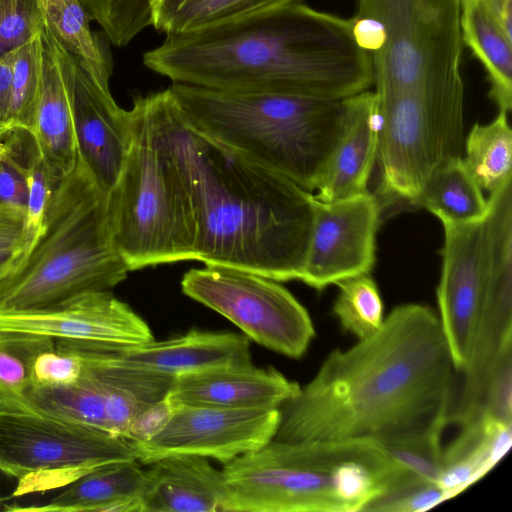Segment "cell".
Here are the masks:
<instances>
[{"label":"cell","instance_id":"obj_37","mask_svg":"<svg viewBox=\"0 0 512 512\" xmlns=\"http://www.w3.org/2000/svg\"><path fill=\"white\" fill-rule=\"evenodd\" d=\"M44 26L40 0H0V58L41 34Z\"/></svg>","mask_w":512,"mask_h":512},{"label":"cell","instance_id":"obj_33","mask_svg":"<svg viewBox=\"0 0 512 512\" xmlns=\"http://www.w3.org/2000/svg\"><path fill=\"white\" fill-rule=\"evenodd\" d=\"M41 75L42 38L39 34L13 51L9 129L19 127L34 132Z\"/></svg>","mask_w":512,"mask_h":512},{"label":"cell","instance_id":"obj_21","mask_svg":"<svg viewBox=\"0 0 512 512\" xmlns=\"http://www.w3.org/2000/svg\"><path fill=\"white\" fill-rule=\"evenodd\" d=\"M75 354L81 368L99 386L105 408L107 432L126 438L134 419L162 400L174 377L130 368L105 359L92 342L58 339L55 342Z\"/></svg>","mask_w":512,"mask_h":512},{"label":"cell","instance_id":"obj_4","mask_svg":"<svg viewBox=\"0 0 512 512\" xmlns=\"http://www.w3.org/2000/svg\"><path fill=\"white\" fill-rule=\"evenodd\" d=\"M222 511L357 512L413 480L373 439H272L224 464Z\"/></svg>","mask_w":512,"mask_h":512},{"label":"cell","instance_id":"obj_30","mask_svg":"<svg viewBox=\"0 0 512 512\" xmlns=\"http://www.w3.org/2000/svg\"><path fill=\"white\" fill-rule=\"evenodd\" d=\"M507 113L487 124L476 123L465 141L463 161L480 188L489 194L512 177V131Z\"/></svg>","mask_w":512,"mask_h":512},{"label":"cell","instance_id":"obj_29","mask_svg":"<svg viewBox=\"0 0 512 512\" xmlns=\"http://www.w3.org/2000/svg\"><path fill=\"white\" fill-rule=\"evenodd\" d=\"M297 1L301 0H149L150 24L168 35Z\"/></svg>","mask_w":512,"mask_h":512},{"label":"cell","instance_id":"obj_5","mask_svg":"<svg viewBox=\"0 0 512 512\" xmlns=\"http://www.w3.org/2000/svg\"><path fill=\"white\" fill-rule=\"evenodd\" d=\"M169 88L194 130L310 192L342 132V100L181 83Z\"/></svg>","mask_w":512,"mask_h":512},{"label":"cell","instance_id":"obj_8","mask_svg":"<svg viewBox=\"0 0 512 512\" xmlns=\"http://www.w3.org/2000/svg\"><path fill=\"white\" fill-rule=\"evenodd\" d=\"M376 95L382 189L414 203L435 171L463 157L464 85Z\"/></svg>","mask_w":512,"mask_h":512},{"label":"cell","instance_id":"obj_20","mask_svg":"<svg viewBox=\"0 0 512 512\" xmlns=\"http://www.w3.org/2000/svg\"><path fill=\"white\" fill-rule=\"evenodd\" d=\"M342 101V132L315 188V197L322 202L368 192L367 183L377 157L376 93L365 90Z\"/></svg>","mask_w":512,"mask_h":512},{"label":"cell","instance_id":"obj_27","mask_svg":"<svg viewBox=\"0 0 512 512\" xmlns=\"http://www.w3.org/2000/svg\"><path fill=\"white\" fill-rule=\"evenodd\" d=\"M462 43L482 64L490 84L489 96L499 111L512 108V36L477 0H460Z\"/></svg>","mask_w":512,"mask_h":512},{"label":"cell","instance_id":"obj_45","mask_svg":"<svg viewBox=\"0 0 512 512\" xmlns=\"http://www.w3.org/2000/svg\"><path fill=\"white\" fill-rule=\"evenodd\" d=\"M13 52L0 58V138L8 131Z\"/></svg>","mask_w":512,"mask_h":512},{"label":"cell","instance_id":"obj_15","mask_svg":"<svg viewBox=\"0 0 512 512\" xmlns=\"http://www.w3.org/2000/svg\"><path fill=\"white\" fill-rule=\"evenodd\" d=\"M379 204L368 192L334 201L315 197L314 221L300 280L323 290L369 274L375 261Z\"/></svg>","mask_w":512,"mask_h":512},{"label":"cell","instance_id":"obj_9","mask_svg":"<svg viewBox=\"0 0 512 512\" xmlns=\"http://www.w3.org/2000/svg\"><path fill=\"white\" fill-rule=\"evenodd\" d=\"M131 460L137 451L126 438L50 417L0 412V472L17 480L14 497L65 488L102 466Z\"/></svg>","mask_w":512,"mask_h":512},{"label":"cell","instance_id":"obj_22","mask_svg":"<svg viewBox=\"0 0 512 512\" xmlns=\"http://www.w3.org/2000/svg\"><path fill=\"white\" fill-rule=\"evenodd\" d=\"M142 490L143 512L222 511V470L208 458L177 454L148 464Z\"/></svg>","mask_w":512,"mask_h":512},{"label":"cell","instance_id":"obj_1","mask_svg":"<svg viewBox=\"0 0 512 512\" xmlns=\"http://www.w3.org/2000/svg\"><path fill=\"white\" fill-rule=\"evenodd\" d=\"M454 370L435 312L397 306L374 334L327 355L281 406L273 439L388 443L447 424Z\"/></svg>","mask_w":512,"mask_h":512},{"label":"cell","instance_id":"obj_36","mask_svg":"<svg viewBox=\"0 0 512 512\" xmlns=\"http://www.w3.org/2000/svg\"><path fill=\"white\" fill-rule=\"evenodd\" d=\"M92 21L102 28L110 44L129 45L150 24L149 0H80Z\"/></svg>","mask_w":512,"mask_h":512},{"label":"cell","instance_id":"obj_40","mask_svg":"<svg viewBox=\"0 0 512 512\" xmlns=\"http://www.w3.org/2000/svg\"><path fill=\"white\" fill-rule=\"evenodd\" d=\"M480 415L499 422L512 423V351L506 353L496 366Z\"/></svg>","mask_w":512,"mask_h":512},{"label":"cell","instance_id":"obj_28","mask_svg":"<svg viewBox=\"0 0 512 512\" xmlns=\"http://www.w3.org/2000/svg\"><path fill=\"white\" fill-rule=\"evenodd\" d=\"M414 203L433 213L442 224L477 220L488 208L483 190L468 171L463 157L453 159L435 171Z\"/></svg>","mask_w":512,"mask_h":512},{"label":"cell","instance_id":"obj_23","mask_svg":"<svg viewBox=\"0 0 512 512\" xmlns=\"http://www.w3.org/2000/svg\"><path fill=\"white\" fill-rule=\"evenodd\" d=\"M41 38L42 75L33 133L43 158L61 180L75 168L77 151L59 50L45 26Z\"/></svg>","mask_w":512,"mask_h":512},{"label":"cell","instance_id":"obj_7","mask_svg":"<svg viewBox=\"0 0 512 512\" xmlns=\"http://www.w3.org/2000/svg\"><path fill=\"white\" fill-rule=\"evenodd\" d=\"M133 138L107 194L114 244L130 271L196 260L190 194L160 123L153 93L134 98Z\"/></svg>","mask_w":512,"mask_h":512},{"label":"cell","instance_id":"obj_31","mask_svg":"<svg viewBox=\"0 0 512 512\" xmlns=\"http://www.w3.org/2000/svg\"><path fill=\"white\" fill-rule=\"evenodd\" d=\"M0 140L6 152L23 167L27 176L28 247L37 233L51 194L62 179L59 180L49 168L32 131L14 127L9 129Z\"/></svg>","mask_w":512,"mask_h":512},{"label":"cell","instance_id":"obj_32","mask_svg":"<svg viewBox=\"0 0 512 512\" xmlns=\"http://www.w3.org/2000/svg\"><path fill=\"white\" fill-rule=\"evenodd\" d=\"M339 292L333 314L341 327L358 340L374 334L384 321L383 302L369 274L357 275L337 283Z\"/></svg>","mask_w":512,"mask_h":512},{"label":"cell","instance_id":"obj_14","mask_svg":"<svg viewBox=\"0 0 512 512\" xmlns=\"http://www.w3.org/2000/svg\"><path fill=\"white\" fill-rule=\"evenodd\" d=\"M512 351V231L498 227L491 235V264L486 294L475 329L463 381L450 403L447 424L460 428L476 420L493 372Z\"/></svg>","mask_w":512,"mask_h":512},{"label":"cell","instance_id":"obj_24","mask_svg":"<svg viewBox=\"0 0 512 512\" xmlns=\"http://www.w3.org/2000/svg\"><path fill=\"white\" fill-rule=\"evenodd\" d=\"M144 473L137 460L117 462L89 472L42 505L6 506V511L143 512Z\"/></svg>","mask_w":512,"mask_h":512},{"label":"cell","instance_id":"obj_25","mask_svg":"<svg viewBox=\"0 0 512 512\" xmlns=\"http://www.w3.org/2000/svg\"><path fill=\"white\" fill-rule=\"evenodd\" d=\"M512 423L480 415L461 427L460 433L443 449V468L437 484L448 499L460 494L485 476L511 447Z\"/></svg>","mask_w":512,"mask_h":512},{"label":"cell","instance_id":"obj_17","mask_svg":"<svg viewBox=\"0 0 512 512\" xmlns=\"http://www.w3.org/2000/svg\"><path fill=\"white\" fill-rule=\"evenodd\" d=\"M0 329L119 347L154 340L149 325L111 291L83 294L45 309L0 311Z\"/></svg>","mask_w":512,"mask_h":512},{"label":"cell","instance_id":"obj_6","mask_svg":"<svg viewBox=\"0 0 512 512\" xmlns=\"http://www.w3.org/2000/svg\"><path fill=\"white\" fill-rule=\"evenodd\" d=\"M129 271L112 238L107 193L77 159L19 263L0 282V311L45 309L111 291Z\"/></svg>","mask_w":512,"mask_h":512},{"label":"cell","instance_id":"obj_35","mask_svg":"<svg viewBox=\"0 0 512 512\" xmlns=\"http://www.w3.org/2000/svg\"><path fill=\"white\" fill-rule=\"evenodd\" d=\"M446 425L439 423L418 435L381 444L414 481L437 484L443 468L441 437Z\"/></svg>","mask_w":512,"mask_h":512},{"label":"cell","instance_id":"obj_44","mask_svg":"<svg viewBox=\"0 0 512 512\" xmlns=\"http://www.w3.org/2000/svg\"><path fill=\"white\" fill-rule=\"evenodd\" d=\"M350 20L354 40L361 49L372 54L384 46L388 34L382 22L374 18L358 16Z\"/></svg>","mask_w":512,"mask_h":512},{"label":"cell","instance_id":"obj_42","mask_svg":"<svg viewBox=\"0 0 512 512\" xmlns=\"http://www.w3.org/2000/svg\"><path fill=\"white\" fill-rule=\"evenodd\" d=\"M176 405L167 395L140 413L131 423L126 439L132 442H144L164 428L171 418Z\"/></svg>","mask_w":512,"mask_h":512},{"label":"cell","instance_id":"obj_46","mask_svg":"<svg viewBox=\"0 0 512 512\" xmlns=\"http://www.w3.org/2000/svg\"><path fill=\"white\" fill-rule=\"evenodd\" d=\"M493 16L503 30L512 36V0H477Z\"/></svg>","mask_w":512,"mask_h":512},{"label":"cell","instance_id":"obj_38","mask_svg":"<svg viewBox=\"0 0 512 512\" xmlns=\"http://www.w3.org/2000/svg\"><path fill=\"white\" fill-rule=\"evenodd\" d=\"M81 374V363L72 352L55 347L40 353L34 361L32 387H58L74 384Z\"/></svg>","mask_w":512,"mask_h":512},{"label":"cell","instance_id":"obj_26","mask_svg":"<svg viewBox=\"0 0 512 512\" xmlns=\"http://www.w3.org/2000/svg\"><path fill=\"white\" fill-rule=\"evenodd\" d=\"M45 27L57 46L101 88L110 91L114 62L109 40L94 33L91 18L80 0H40Z\"/></svg>","mask_w":512,"mask_h":512},{"label":"cell","instance_id":"obj_39","mask_svg":"<svg viewBox=\"0 0 512 512\" xmlns=\"http://www.w3.org/2000/svg\"><path fill=\"white\" fill-rule=\"evenodd\" d=\"M448 500L445 491L436 483H419L386 495L366 511L422 512Z\"/></svg>","mask_w":512,"mask_h":512},{"label":"cell","instance_id":"obj_13","mask_svg":"<svg viewBox=\"0 0 512 512\" xmlns=\"http://www.w3.org/2000/svg\"><path fill=\"white\" fill-rule=\"evenodd\" d=\"M280 408L228 409L178 405L167 424L144 442H133L140 464L189 454L226 464L271 441Z\"/></svg>","mask_w":512,"mask_h":512},{"label":"cell","instance_id":"obj_41","mask_svg":"<svg viewBox=\"0 0 512 512\" xmlns=\"http://www.w3.org/2000/svg\"><path fill=\"white\" fill-rule=\"evenodd\" d=\"M28 200L29 186L25 170L4 147L0 155V206L27 210Z\"/></svg>","mask_w":512,"mask_h":512},{"label":"cell","instance_id":"obj_50","mask_svg":"<svg viewBox=\"0 0 512 512\" xmlns=\"http://www.w3.org/2000/svg\"><path fill=\"white\" fill-rule=\"evenodd\" d=\"M0 503H1V499H0Z\"/></svg>","mask_w":512,"mask_h":512},{"label":"cell","instance_id":"obj_12","mask_svg":"<svg viewBox=\"0 0 512 512\" xmlns=\"http://www.w3.org/2000/svg\"><path fill=\"white\" fill-rule=\"evenodd\" d=\"M443 227L438 318L455 371L461 372L469 358L488 284L491 264L488 212L477 220L445 223Z\"/></svg>","mask_w":512,"mask_h":512},{"label":"cell","instance_id":"obj_10","mask_svg":"<svg viewBox=\"0 0 512 512\" xmlns=\"http://www.w3.org/2000/svg\"><path fill=\"white\" fill-rule=\"evenodd\" d=\"M383 24L387 41L370 54L377 94L463 83L460 0H397Z\"/></svg>","mask_w":512,"mask_h":512},{"label":"cell","instance_id":"obj_43","mask_svg":"<svg viewBox=\"0 0 512 512\" xmlns=\"http://www.w3.org/2000/svg\"><path fill=\"white\" fill-rule=\"evenodd\" d=\"M27 243V210L0 206V252L26 250Z\"/></svg>","mask_w":512,"mask_h":512},{"label":"cell","instance_id":"obj_49","mask_svg":"<svg viewBox=\"0 0 512 512\" xmlns=\"http://www.w3.org/2000/svg\"><path fill=\"white\" fill-rule=\"evenodd\" d=\"M4 152V144L3 142L0 140V155Z\"/></svg>","mask_w":512,"mask_h":512},{"label":"cell","instance_id":"obj_47","mask_svg":"<svg viewBox=\"0 0 512 512\" xmlns=\"http://www.w3.org/2000/svg\"><path fill=\"white\" fill-rule=\"evenodd\" d=\"M396 0H356L357 12L355 16L370 17L380 22Z\"/></svg>","mask_w":512,"mask_h":512},{"label":"cell","instance_id":"obj_16","mask_svg":"<svg viewBox=\"0 0 512 512\" xmlns=\"http://www.w3.org/2000/svg\"><path fill=\"white\" fill-rule=\"evenodd\" d=\"M58 50L77 159L108 194L119 177L132 142V111L122 109L110 91L101 88L68 54L59 47Z\"/></svg>","mask_w":512,"mask_h":512},{"label":"cell","instance_id":"obj_19","mask_svg":"<svg viewBox=\"0 0 512 512\" xmlns=\"http://www.w3.org/2000/svg\"><path fill=\"white\" fill-rule=\"evenodd\" d=\"M300 385L274 368L221 366L174 377L168 396L176 405L228 409L281 408Z\"/></svg>","mask_w":512,"mask_h":512},{"label":"cell","instance_id":"obj_34","mask_svg":"<svg viewBox=\"0 0 512 512\" xmlns=\"http://www.w3.org/2000/svg\"><path fill=\"white\" fill-rule=\"evenodd\" d=\"M55 347V339L0 329V396L17 395L31 386L37 356Z\"/></svg>","mask_w":512,"mask_h":512},{"label":"cell","instance_id":"obj_48","mask_svg":"<svg viewBox=\"0 0 512 512\" xmlns=\"http://www.w3.org/2000/svg\"><path fill=\"white\" fill-rule=\"evenodd\" d=\"M26 250L0 252V282L17 266Z\"/></svg>","mask_w":512,"mask_h":512},{"label":"cell","instance_id":"obj_2","mask_svg":"<svg viewBox=\"0 0 512 512\" xmlns=\"http://www.w3.org/2000/svg\"><path fill=\"white\" fill-rule=\"evenodd\" d=\"M143 65L172 83L343 100L373 85L350 19L302 1L168 34Z\"/></svg>","mask_w":512,"mask_h":512},{"label":"cell","instance_id":"obj_3","mask_svg":"<svg viewBox=\"0 0 512 512\" xmlns=\"http://www.w3.org/2000/svg\"><path fill=\"white\" fill-rule=\"evenodd\" d=\"M153 97L190 194L196 260L275 281L300 280L315 195L194 130L169 87Z\"/></svg>","mask_w":512,"mask_h":512},{"label":"cell","instance_id":"obj_18","mask_svg":"<svg viewBox=\"0 0 512 512\" xmlns=\"http://www.w3.org/2000/svg\"><path fill=\"white\" fill-rule=\"evenodd\" d=\"M92 343L112 363L172 377L252 364L249 338L234 332L192 329L177 337L131 347Z\"/></svg>","mask_w":512,"mask_h":512},{"label":"cell","instance_id":"obj_11","mask_svg":"<svg viewBox=\"0 0 512 512\" xmlns=\"http://www.w3.org/2000/svg\"><path fill=\"white\" fill-rule=\"evenodd\" d=\"M277 282L239 268L209 264L187 271L181 289L230 320L249 339L299 359L315 337V328L306 308Z\"/></svg>","mask_w":512,"mask_h":512}]
</instances>
